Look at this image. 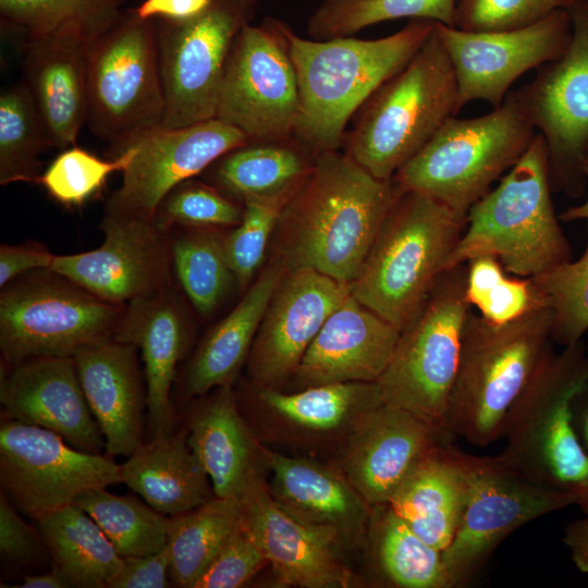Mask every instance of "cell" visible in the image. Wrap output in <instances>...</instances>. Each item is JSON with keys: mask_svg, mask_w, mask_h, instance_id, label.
<instances>
[{"mask_svg": "<svg viewBox=\"0 0 588 588\" xmlns=\"http://www.w3.org/2000/svg\"><path fill=\"white\" fill-rule=\"evenodd\" d=\"M404 187L381 180L345 152L326 151L280 213L277 259L351 284Z\"/></svg>", "mask_w": 588, "mask_h": 588, "instance_id": "6da1fadb", "label": "cell"}, {"mask_svg": "<svg viewBox=\"0 0 588 588\" xmlns=\"http://www.w3.org/2000/svg\"><path fill=\"white\" fill-rule=\"evenodd\" d=\"M434 22L414 19L381 38L308 39L284 22L298 83L293 138L317 156L339 150L345 127L372 93L416 54Z\"/></svg>", "mask_w": 588, "mask_h": 588, "instance_id": "7a4b0ae2", "label": "cell"}, {"mask_svg": "<svg viewBox=\"0 0 588 588\" xmlns=\"http://www.w3.org/2000/svg\"><path fill=\"white\" fill-rule=\"evenodd\" d=\"M465 228V215L404 188L351 283V294L402 331L445 271Z\"/></svg>", "mask_w": 588, "mask_h": 588, "instance_id": "3957f363", "label": "cell"}, {"mask_svg": "<svg viewBox=\"0 0 588 588\" xmlns=\"http://www.w3.org/2000/svg\"><path fill=\"white\" fill-rule=\"evenodd\" d=\"M546 142L539 133L523 157L467 212L445 270L479 256L531 278L572 259L551 199Z\"/></svg>", "mask_w": 588, "mask_h": 588, "instance_id": "277c9868", "label": "cell"}, {"mask_svg": "<svg viewBox=\"0 0 588 588\" xmlns=\"http://www.w3.org/2000/svg\"><path fill=\"white\" fill-rule=\"evenodd\" d=\"M587 387L583 342L559 354L550 348L506 414L500 453L528 480L574 494L577 501L588 488V451L577 436L573 406Z\"/></svg>", "mask_w": 588, "mask_h": 588, "instance_id": "5b68a950", "label": "cell"}, {"mask_svg": "<svg viewBox=\"0 0 588 588\" xmlns=\"http://www.w3.org/2000/svg\"><path fill=\"white\" fill-rule=\"evenodd\" d=\"M552 314L536 307L505 324L473 310L463 336L445 429L475 446L502 438L506 414L551 348Z\"/></svg>", "mask_w": 588, "mask_h": 588, "instance_id": "8992f818", "label": "cell"}, {"mask_svg": "<svg viewBox=\"0 0 588 588\" xmlns=\"http://www.w3.org/2000/svg\"><path fill=\"white\" fill-rule=\"evenodd\" d=\"M356 113L344 138L345 154L381 180L392 179L458 113L454 69L434 28Z\"/></svg>", "mask_w": 588, "mask_h": 588, "instance_id": "52a82bcc", "label": "cell"}, {"mask_svg": "<svg viewBox=\"0 0 588 588\" xmlns=\"http://www.w3.org/2000/svg\"><path fill=\"white\" fill-rule=\"evenodd\" d=\"M536 128L515 91L483 115L449 118L427 145L393 176L458 213L490 191L531 145Z\"/></svg>", "mask_w": 588, "mask_h": 588, "instance_id": "ba28073f", "label": "cell"}, {"mask_svg": "<svg viewBox=\"0 0 588 588\" xmlns=\"http://www.w3.org/2000/svg\"><path fill=\"white\" fill-rule=\"evenodd\" d=\"M466 274V264L440 274L421 310L401 331L391 362L377 381L384 402L448 434V405L471 311Z\"/></svg>", "mask_w": 588, "mask_h": 588, "instance_id": "9c48e42d", "label": "cell"}, {"mask_svg": "<svg viewBox=\"0 0 588 588\" xmlns=\"http://www.w3.org/2000/svg\"><path fill=\"white\" fill-rule=\"evenodd\" d=\"M125 306L107 302L51 270L26 273L1 291L2 358L14 366L36 357H74L113 339Z\"/></svg>", "mask_w": 588, "mask_h": 588, "instance_id": "30bf717a", "label": "cell"}, {"mask_svg": "<svg viewBox=\"0 0 588 588\" xmlns=\"http://www.w3.org/2000/svg\"><path fill=\"white\" fill-rule=\"evenodd\" d=\"M87 100L90 132L120 149L161 125L166 100L152 20L118 17L91 38Z\"/></svg>", "mask_w": 588, "mask_h": 588, "instance_id": "8fae6325", "label": "cell"}, {"mask_svg": "<svg viewBox=\"0 0 588 588\" xmlns=\"http://www.w3.org/2000/svg\"><path fill=\"white\" fill-rule=\"evenodd\" d=\"M450 451L465 482V501L442 559L449 588H460L511 534L543 515L576 505L577 498L528 480L500 454L476 456L452 444Z\"/></svg>", "mask_w": 588, "mask_h": 588, "instance_id": "7c38bea8", "label": "cell"}, {"mask_svg": "<svg viewBox=\"0 0 588 588\" xmlns=\"http://www.w3.org/2000/svg\"><path fill=\"white\" fill-rule=\"evenodd\" d=\"M256 8L257 0H211L189 20H161L157 35L166 110L160 127L181 128L216 117L229 54Z\"/></svg>", "mask_w": 588, "mask_h": 588, "instance_id": "4fadbf2b", "label": "cell"}, {"mask_svg": "<svg viewBox=\"0 0 588 588\" xmlns=\"http://www.w3.org/2000/svg\"><path fill=\"white\" fill-rule=\"evenodd\" d=\"M566 10L572 23L567 48L515 94L546 142L552 192L578 198L588 186V3L574 0Z\"/></svg>", "mask_w": 588, "mask_h": 588, "instance_id": "5bb4252c", "label": "cell"}, {"mask_svg": "<svg viewBox=\"0 0 588 588\" xmlns=\"http://www.w3.org/2000/svg\"><path fill=\"white\" fill-rule=\"evenodd\" d=\"M283 23L266 17L244 26L224 68L215 118L248 142L293 138L298 83Z\"/></svg>", "mask_w": 588, "mask_h": 588, "instance_id": "9a60e30c", "label": "cell"}, {"mask_svg": "<svg viewBox=\"0 0 588 588\" xmlns=\"http://www.w3.org/2000/svg\"><path fill=\"white\" fill-rule=\"evenodd\" d=\"M119 482L121 465L112 456L81 451L50 430L2 418L1 493L22 515L36 522L88 490Z\"/></svg>", "mask_w": 588, "mask_h": 588, "instance_id": "2e32d148", "label": "cell"}, {"mask_svg": "<svg viewBox=\"0 0 588 588\" xmlns=\"http://www.w3.org/2000/svg\"><path fill=\"white\" fill-rule=\"evenodd\" d=\"M457 83V111L475 100L502 105L526 72L558 59L567 48L572 23L566 9L515 29L466 32L434 23Z\"/></svg>", "mask_w": 588, "mask_h": 588, "instance_id": "e0dca14e", "label": "cell"}, {"mask_svg": "<svg viewBox=\"0 0 588 588\" xmlns=\"http://www.w3.org/2000/svg\"><path fill=\"white\" fill-rule=\"evenodd\" d=\"M130 143L136 146V154L122 172L120 187L108 198L105 213L154 221L158 206L176 185L206 171L248 139L236 127L213 118L181 128L159 126Z\"/></svg>", "mask_w": 588, "mask_h": 588, "instance_id": "ac0fdd59", "label": "cell"}, {"mask_svg": "<svg viewBox=\"0 0 588 588\" xmlns=\"http://www.w3.org/2000/svg\"><path fill=\"white\" fill-rule=\"evenodd\" d=\"M95 249L54 255L49 270L118 305L172 286L171 241L155 221L103 215Z\"/></svg>", "mask_w": 588, "mask_h": 588, "instance_id": "d6986e66", "label": "cell"}, {"mask_svg": "<svg viewBox=\"0 0 588 588\" xmlns=\"http://www.w3.org/2000/svg\"><path fill=\"white\" fill-rule=\"evenodd\" d=\"M351 284L308 268L286 270L262 317L247 358L258 389L293 377L328 317L350 296Z\"/></svg>", "mask_w": 588, "mask_h": 588, "instance_id": "ffe728a7", "label": "cell"}, {"mask_svg": "<svg viewBox=\"0 0 588 588\" xmlns=\"http://www.w3.org/2000/svg\"><path fill=\"white\" fill-rule=\"evenodd\" d=\"M342 473L371 506L388 504L415 467L451 437L412 412L382 402L350 428Z\"/></svg>", "mask_w": 588, "mask_h": 588, "instance_id": "44dd1931", "label": "cell"}, {"mask_svg": "<svg viewBox=\"0 0 588 588\" xmlns=\"http://www.w3.org/2000/svg\"><path fill=\"white\" fill-rule=\"evenodd\" d=\"M10 367L0 385L4 418L50 430L81 451L102 454L106 441L73 357H36Z\"/></svg>", "mask_w": 588, "mask_h": 588, "instance_id": "7402d4cb", "label": "cell"}, {"mask_svg": "<svg viewBox=\"0 0 588 588\" xmlns=\"http://www.w3.org/2000/svg\"><path fill=\"white\" fill-rule=\"evenodd\" d=\"M243 525L262 549L278 580L301 588H344L351 573L339 556L343 542L331 529L303 523L270 495L262 475L242 499Z\"/></svg>", "mask_w": 588, "mask_h": 588, "instance_id": "603a6c76", "label": "cell"}, {"mask_svg": "<svg viewBox=\"0 0 588 588\" xmlns=\"http://www.w3.org/2000/svg\"><path fill=\"white\" fill-rule=\"evenodd\" d=\"M401 331L352 294L328 317L293 377L301 388L377 382L393 356Z\"/></svg>", "mask_w": 588, "mask_h": 588, "instance_id": "cb8c5ba5", "label": "cell"}, {"mask_svg": "<svg viewBox=\"0 0 588 588\" xmlns=\"http://www.w3.org/2000/svg\"><path fill=\"white\" fill-rule=\"evenodd\" d=\"M99 30L65 27L27 38L24 47L26 84L52 147L74 145L87 121L88 50Z\"/></svg>", "mask_w": 588, "mask_h": 588, "instance_id": "d4e9b609", "label": "cell"}, {"mask_svg": "<svg viewBox=\"0 0 588 588\" xmlns=\"http://www.w3.org/2000/svg\"><path fill=\"white\" fill-rule=\"evenodd\" d=\"M138 348L109 339L74 355L77 376L106 441L105 453L130 456L142 443L147 391Z\"/></svg>", "mask_w": 588, "mask_h": 588, "instance_id": "484cf974", "label": "cell"}, {"mask_svg": "<svg viewBox=\"0 0 588 588\" xmlns=\"http://www.w3.org/2000/svg\"><path fill=\"white\" fill-rule=\"evenodd\" d=\"M113 339L135 345L140 353L150 438L173 431L171 388L188 345L189 324L172 286L130 302Z\"/></svg>", "mask_w": 588, "mask_h": 588, "instance_id": "4316f807", "label": "cell"}, {"mask_svg": "<svg viewBox=\"0 0 588 588\" xmlns=\"http://www.w3.org/2000/svg\"><path fill=\"white\" fill-rule=\"evenodd\" d=\"M261 450L270 471L267 489L280 507L303 523L333 530L343 542L363 539L371 523V506L342 471L262 445Z\"/></svg>", "mask_w": 588, "mask_h": 588, "instance_id": "83f0119b", "label": "cell"}, {"mask_svg": "<svg viewBox=\"0 0 588 588\" xmlns=\"http://www.w3.org/2000/svg\"><path fill=\"white\" fill-rule=\"evenodd\" d=\"M185 420L189 446L207 473L215 495L242 501L265 465L261 445L241 415L232 385L197 397Z\"/></svg>", "mask_w": 588, "mask_h": 588, "instance_id": "f1b7e54d", "label": "cell"}, {"mask_svg": "<svg viewBox=\"0 0 588 588\" xmlns=\"http://www.w3.org/2000/svg\"><path fill=\"white\" fill-rule=\"evenodd\" d=\"M285 271L279 259L271 261L237 305L201 341L182 376L183 400L232 385L247 362L269 301Z\"/></svg>", "mask_w": 588, "mask_h": 588, "instance_id": "f546056e", "label": "cell"}, {"mask_svg": "<svg viewBox=\"0 0 588 588\" xmlns=\"http://www.w3.org/2000/svg\"><path fill=\"white\" fill-rule=\"evenodd\" d=\"M121 470L122 482L164 515L191 511L216 497L189 446L186 428L143 442L127 456Z\"/></svg>", "mask_w": 588, "mask_h": 588, "instance_id": "4dcf8cb0", "label": "cell"}, {"mask_svg": "<svg viewBox=\"0 0 588 588\" xmlns=\"http://www.w3.org/2000/svg\"><path fill=\"white\" fill-rule=\"evenodd\" d=\"M465 482L449 443L438 445L404 480L388 505L424 541L444 551L464 507Z\"/></svg>", "mask_w": 588, "mask_h": 588, "instance_id": "1f68e13d", "label": "cell"}, {"mask_svg": "<svg viewBox=\"0 0 588 588\" xmlns=\"http://www.w3.org/2000/svg\"><path fill=\"white\" fill-rule=\"evenodd\" d=\"M315 155L296 139L248 142L215 161L210 184L242 204L293 193L310 172Z\"/></svg>", "mask_w": 588, "mask_h": 588, "instance_id": "d6a6232c", "label": "cell"}, {"mask_svg": "<svg viewBox=\"0 0 588 588\" xmlns=\"http://www.w3.org/2000/svg\"><path fill=\"white\" fill-rule=\"evenodd\" d=\"M48 548L52 566L72 587L109 588L123 558L99 525L78 505L71 504L35 522Z\"/></svg>", "mask_w": 588, "mask_h": 588, "instance_id": "836d02e7", "label": "cell"}, {"mask_svg": "<svg viewBox=\"0 0 588 588\" xmlns=\"http://www.w3.org/2000/svg\"><path fill=\"white\" fill-rule=\"evenodd\" d=\"M258 399L283 422L298 430L329 433L347 427L383 401L377 382H339L284 393L258 389Z\"/></svg>", "mask_w": 588, "mask_h": 588, "instance_id": "e575fe53", "label": "cell"}, {"mask_svg": "<svg viewBox=\"0 0 588 588\" xmlns=\"http://www.w3.org/2000/svg\"><path fill=\"white\" fill-rule=\"evenodd\" d=\"M242 518L240 500L218 497L170 516L167 546L171 580L179 587L194 588L212 559L241 527Z\"/></svg>", "mask_w": 588, "mask_h": 588, "instance_id": "d590c367", "label": "cell"}, {"mask_svg": "<svg viewBox=\"0 0 588 588\" xmlns=\"http://www.w3.org/2000/svg\"><path fill=\"white\" fill-rule=\"evenodd\" d=\"M375 509V554L384 578L401 588H449L442 551L416 535L388 504Z\"/></svg>", "mask_w": 588, "mask_h": 588, "instance_id": "8d00e7d4", "label": "cell"}, {"mask_svg": "<svg viewBox=\"0 0 588 588\" xmlns=\"http://www.w3.org/2000/svg\"><path fill=\"white\" fill-rule=\"evenodd\" d=\"M103 530L122 558L144 556L168 543L169 517L132 495L88 490L75 503Z\"/></svg>", "mask_w": 588, "mask_h": 588, "instance_id": "74e56055", "label": "cell"}, {"mask_svg": "<svg viewBox=\"0 0 588 588\" xmlns=\"http://www.w3.org/2000/svg\"><path fill=\"white\" fill-rule=\"evenodd\" d=\"M456 0H322L308 19L313 39L352 36L385 21L428 20L455 27Z\"/></svg>", "mask_w": 588, "mask_h": 588, "instance_id": "f35d334b", "label": "cell"}, {"mask_svg": "<svg viewBox=\"0 0 588 588\" xmlns=\"http://www.w3.org/2000/svg\"><path fill=\"white\" fill-rule=\"evenodd\" d=\"M172 264L186 297L201 316L212 314L235 282L215 229H186L171 242Z\"/></svg>", "mask_w": 588, "mask_h": 588, "instance_id": "ab89813d", "label": "cell"}, {"mask_svg": "<svg viewBox=\"0 0 588 588\" xmlns=\"http://www.w3.org/2000/svg\"><path fill=\"white\" fill-rule=\"evenodd\" d=\"M51 146L44 121L27 84L0 96V184L35 183L39 156Z\"/></svg>", "mask_w": 588, "mask_h": 588, "instance_id": "60d3db41", "label": "cell"}, {"mask_svg": "<svg viewBox=\"0 0 588 588\" xmlns=\"http://www.w3.org/2000/svg\"><path fill=\"white\" fill-rule=\"evenodd\" d=\"M530 279L540 304L552 314V341L563 346L581 341L588 331V241L578 259Z\"/></svg>", "mask_w": 588, "mask_h": 588, "instance_id": "b9f144b4", "label": "cell"}, {"mask_svg": "<svg viewBox=\"0 0 588 588\" xmlns=\"http://www.w3.org/2000/svg\"><path fill=\"white\" fill-rule=\"evenodd\" d=\"M466 265V299L487 321L505 324L532 308L543 307L531 279L506 275L495 257H475Z\"/></svg>", "mask_w": 588, "mask_h": 588, "instance_id": "7bdbcfd3", "label": "cell"}, {"mask_svg": "<svg viewBox=\"0 0 588 588\" xmlns=\"http://www.w3.org/2000/svg\"><path fill=\"white\" fill-rule=\"evenodd\" d=\"M136 154V146L127 144L110 160H103L87 150L73 146L61 152L39 174L35 183L45 187L58 203L78 207L96 195L108 176L125 171Z\"/></svg>", "mask_w": 588, "mask_h": 588, "instance_id": "ee69618b", "label": "cell"}, {"mask_svg": "<svg viewBox=\"0 0 588 588\" xmlns=\"http://www.w3.org/2000/svg\"><path fill=\"white\" fill-rule=\"evenodd\" d=\"M120 0H0L2 15L27 32L41 36L64 27L101 29L119 16Z\"/></svg>", "mask_w": 588, "mask_h": 588, "instance_id": "f6af8a7d", "label": "cell"}, {"mask_svg": "<svg viewBox=\"0 0 588 588\" xmlns=\"http://www.w3.org/2000/svg\"><path fill=\"white\" fill-rule=\"evenodd\" d=\"M193 179L180 183L163 198L155 215L156 225L166 233L175 226H236L243 217V205L213 185Z\"/></svg>", "mask_w": 588, "mask_h": 588, "instance_id": "bcb514c9", "label": "cell"}, {"mask_svg": "<svg viewBox=\"0 0 588 588\" xmlns=\"http://www.w3.org/2000/svg\"><path fill=\"white\" fill-rule=\"evenodd\" d=\"M293 193L245 200L241 222L224 235L225 253L240 290L247 287L261 266L282 208Z\"/></svg>", "mask_w": 588, "mask_h": 588, "instance_id": "7dc6e473", "label": "cell"}, {"mask_svg": "<svg viewBox=\"0 0 588 588\" xmlns=\"http://www.w3.org/2000/svg\"><path fill=\"white\" fill-rule=\"evenodd\" d=\"M574 0H460L455 27L466 32H497L535 24Z\"/></svg>", "mask_w": 588, "mask_h": 588, "instance_id": "c3c4849f", "label": "cell"}, {"mask_svg": "<svg viewBox=\"0 0 588 588\" xmlns=\"http://www.w3.org/2000/svg\"><path fill=\"white\" fill-rule=\"evenodd\" d=\"M268 560L243 525L230 537L204 571L194 588H236L249 581Z\"/></svg>", "mask_w": 588, "mask_h": 588, "instance_id": "681fc988", "label": "cell"}, {"mask_svg": "<svg viewBox=\"0 0 588 588\" xmlns=\"http://www.w3.org/2000/svg\"><path fill=\"white\" fill-rule=\"evenodd\" d=\"M0 554L12 567L28 566L50 556L41 532L25 522L3 493L0 495Z\"/></svg>", "mask_w": 588, "mask_h": 588, "instance_id": "f907efd6", "label": "cell"}, {"mask_svg": "<svg viewBox=\"0 0 588 588\" xmlns=\"http://www.w3.org/2000/svg\"><path fill=\"white\" fill-rule=\"evenodd\" d=\"M170 564L168 546L152 554L123 558L122 567L109 588L169 587Z\"/></svg>", "mask_w": 588, "mask_h": 588, "instance_id": "816d5d0a", "label": "cell"}, {"mask_svg": "<svg viewBox=\"0 0 588 588\" xmlns=\"http://www.w3.org/2000/svg\"><path fill=\"white\" fill-rule=\"evenodd\" d=\"M53 258V254L37 243L2 244L0 246L1 289L26 273L49 270Z\"/></svg>", "mask_w": 588, "mask_h": 588, "instance_id": "f5cc1de1", "label": "cell"}, {"mask_svg": "<svg viewBox=\"0 0 588 588\" xmlns=\"http://www.w3.org/2000/svg\"><path fill=\"white\" fill-rule=\"evenodd\" d=\"M211 0H145L134 10L140 20L185 21L204 12Z\"/></svg>", "mask_w": 588, "mask_h": 588, "instance_id": "db71d44e", "label": "cell"}, {"mask_svg": "<svg viewBox=\"0 0 588 588\" xmlns=\"http://www.w3.org/2000/svg\"><path fill=\"white\" fill-rule=\"evenodd\" d=\"M563 542L571 560L584 574H588V511L585 516L571 522L564 530Z\"/></svg>", "mask_w": 588, "mask_h": 588, "instance_id": "11a10c76", "label": "cell"}, {"mask_svg": "<svg viewBox=\"0 0 588 588\" xmlns=\"http://www.w3.org/2000/svg\"><path fill=\"white\" fill-rule=\"evenodd\" d=\"M573 412L577 436L583 446L588 451V387L576 397ZM576 505L584 513L588 511V488L580 494Z\"/></svg>", "mask_w": 588, "mask_h": 588, "instance_id": "9f6ffc18", "label": "cell"}, {"mask_svg": "<svg viewBox=\"0 0 588 588\" xmlns=\"http://www.w3.org/2000/svg\"><path fill=\"white\" fill-rule=\"evenodd\" d=\"M21 588H69L72 587L63 573L52 566V568L42 574L26 575L23 578Z\"/></svg>", "mask_w": 588, "mask_h": 588, "instance_id": "6f0895ef", "label": "cell"}, {"mask_svg": "<svg viewBox=\"0 0 588 588\" xmlns=\"http://www.w3.org/2000/svg\"><path fill=\"white\" fill-rule=\"evenodd\" d=\"M585 174L588 181V159L586 160V163H585ZM559 219L565 222L584 220V219L588 220V196L583 204L569 207L568 209L564 210L559 216Z\"/></svg>", "mask_w": 588, "mask_h": 588, "instance_id": "680465c9", "label": "cell"}, {"mask_svg": "<svg viewBox=\"0 0 588 588\" xmlns=\"http://www.w3.org/2000/svg\"><path fill=\"white\" fill-rule=\"evenodd\" d=\"M588 3V0H585Z\"/></svg>", "mask_w": 588, "mask_h": 588, "instance_id": "91938a15", "label": "cell"}]
</instances>
